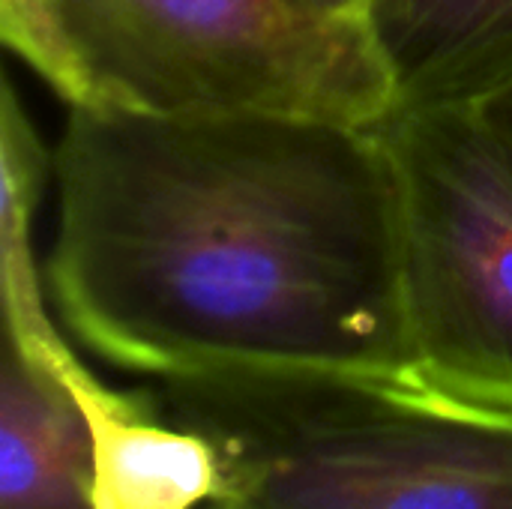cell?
Returning <instances> with one entry per match:
<instances>
[{"mask_svg":"<svg viewBox=\"0 0 512 509\" xmlns=\"http://www.w3.org/2000/svg\"><path fill=\"white\" fill-rule=\"evenodd\" d=\"M60 369L87 417L96 509H204L219 489L213 444L159 414L150 393L102 384L75 351Z\"/></svg>","mask_w":512,"mask_h":509,"instance_id":"cell-5","label":"cell"},{"mask_svg":"<svg viewBox=\"0 0 512 509\" xmlns=\"http://www.w3.org/2000/svg\"><path fill=\"white\" fill-rule=\"evenodd\" d=\"M48 177H54V153L45 150L6 78L0 96V291L3 336L24 348L63 339L48 315V285L33 255V219Z\"/></svg>","mask_w":512,"mask_h":509,"instance_id":"cell-8","label":"cell"},{"mask_svg":"<svg viewBox=\"0 0 512 509\" xmlns=\"http://www.w3.org/2000/svg\"><path fill=\"white\" fill-rule=\"evenodd\" d=\"M45 285L105 363L414 375L399 192L372 126L69 108Z\"/></svg>","mask_w":512,"mask_h":509,"instance_id":"cell-1","label":"cell"},{"mask_svg":"<svg viewBox=\"0 0 512 509\" xmlns=\"http://www.w3.org/2000/svg\"><path fill=\"white\" fill-rule=\"evenodd\" d=\"M159 399L216 450L204 509H512V411L417 375L231 369Z\"/></svg>","mask_w":512,"mask_h":509,"instance_id":"cell-2","label":"cell"},{"mask_svg":"<svg viewBox=\"0 0 512 509\" xmlns=\"http://www.w3.org/2000/svg\"><path fill=\"white\" fill-rule=\"evenodd\" d=\"M393 105L480 102L512 78V0H369Z\"/></svg>","mask_w":512,"mask_h":509,"instance_id":"cell-7","label":"cell"},{"mask_svg":"<svg viewBox=\"0 0 512 509\" xmlns=\"http://www.w3.org/2000/svg\"><path fill=\"white\" fill-rule=\"evenodd\" d=\"M0 39L69 108L372 126L396 102L363 21L285 0H0Z\"/></svg>","mask_w":512,"mask_h":509,"instance_id":"cell-3","label":"cell"},{"mask_svg":"<svg viewBox=\"0 0 512 509\" xmlns=\"http://www.w3.org/2000/svg\"><path fill=\"white\" fill-rule=\"evenodd\" d=\"M474 105L480 108V114L486 117V123L492 126V132L498 135V141L504 144V150L512 159V78L507 84L495 87L492 93H486Z\"/></svg>","mask_w":512,"mask_h":509,"instance_id":"cell-9","label":"cell"},{"mask_svg":"<svg viewBox=\"0 0 512 509\" xmlns=\"http://www.w3.org/2000/svg\"><path fill=\"white\" fill-rule=\"evenodd\" d=\"M375 132L399 192L414 375L512 411V159L474 102L393 105Z\"/></svg>","mask_w":512,"mask_h":509,"instance_id":"cell-4","label":"cell"},{"mask_svg":"<svg viewBox=\"0 0 512 509\" xmlns=\"http://www.w3.org/2000/svg\"><path fill=\"white\" fill-rule=\"evenodd\" d=\"M309 15H321V18H345V21H360L363 9L369 0H285Z\"/></svg>","mask_w":512,"mask_h":509,"instance_id":"cell-10","label":"cell"},{"mask_svg":"<svg viewBox=\"0 0 512 509\" xmlns=\"http://www.w3.org/2000/svg\"><path fill=\"white\" fill-rule=\"evenodd\" d=\"M69 342L0 354V509H96L87 417L60 369Z\"/></svg>","mask_w":512,"mask_h":509,"instance_id":"cell-6","label":"cell"}]
</instances>
